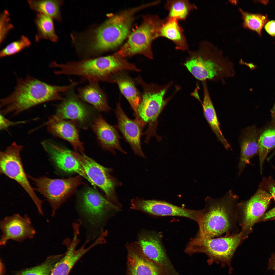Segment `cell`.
<instances>
[{
  "label": "cell",
  "instance_id": "obj_36",
  "mask_svg": "<svg viewBox=\"0 0 275 275\" xmlns=\"http://www.w3.org/2000/svg\"><path fill=\"white\" fill-rule=\"evenodd\" d=\"M10 21L9 12L6 10H4L0 14V43L4 40L9 31L14 27Z\"/></svg>",
  "mask_w": 275,
  "mask_h": 275
},
{
  "label": "cell",
  "instance_id": "obj_42",
  "mask_svg": "<svg viewBox=\"0 0 275 275\" xmlns=\"http://www.w3.org/2000/svg\"><path fill=\"white\" fill-rule=\"evenodd\" d=\"M275 220V216H274V217L272 218H271L269 220Z\"/></svg>",
  "mask_w": 275,
  "mask_h": 275
},
{
  "label": "cell",
  "instance_id": "obj_35",
  "mask_svg": "<svg viewBox=\"0 0 275 275\" xmlns=\"http://www.w3.org/2000/svg\"><path fill=\"white\" fill-rule=\"evenodd\" d=\"M31 44L29 39L22 35L19 40L11 43L3 49L0 52V57L3 58L15 54L28 47Z\"/></svg>",
  "mask_w": 275,
  "mask_h": 275
},
{
  "label": "cell",
  "instance_id": "obj_21",
  "mask_svg": "<svg viewBox=\"0 0 275 275\" xmlns=\"http://www.w3.org/2000/svg\"><path fill=\"white\" fill-rule=\"evenodd\" d=\"M117 120V127L125 140L130 145L134 153L143 157L145 155L142 150L141 138L143 128L135 119H129L126 115L119 102L115 111Z\"/></svg>",
  "mask_w": 275,
  "mask_h": 275
},
{
  "label": "cell",
  "instance_id": "obj_16",
  "mask_svg": "<svg viewBox=\"0 0 275 275\" xmlns=\"http://www.w3.org/2000/svg\"><path fill=\"white\" fill-rule=\"evenodd\" d=\"M138 242L145 255L158 266L164 273L170 275L175 271L164 250L159 235L152 233H142Z\"/></svg>",
  "mask_w": 275,
  "mask_h": 275
},
{
  "label": "cell",
  "instance_id": "obj_22",
  "mask_svg": "<svg viewBox=\"0 0 275 275\" xmlns=\"http://www.w3.org/2000/svg\"><path fill=\"white\" fill-rule=\"evenodd\" d=\"M91 127L99 144L104 150L114 154L115 149L127 153L120 146L119 140L120 137L116 129L107 123L101 115H99L94 119Z\"/></svg>",
  "mask_w": 275,
  "mask_h": 275
},
{
  "label": "cell",
  "instance_id": "obj_38",
  "mask_svg": "<svg viewBox=\"0 0 275 275\" xmlns=\"http://www.w3.org/2000/svg\"><path fill=\"white\" fill-rule=\"evenodd\" d=\"M26 122V121H11L5 118L4 116L1 114H0V128L1 130L5 129L12 126L25 123Z\"/></svg>",
  "mask_w": 275,
  "mask_h": 275
},
{
  "label": "cell",
  "instance_id": "obj_32",
  "mask_svg": "<svg viewBox=\"0 0 275 275\" xmlns=\"http://www.w3.org/2000/svg\"><path fill=\"white\" fill-rule=\"evenodd\" d=\"M239 10L243 20L244 28L255 32L261 37L263 27L269 21L268 15L250 13L241 8Z\"/></svg>",
  "mask_w": 275,
  "mask_h": 275
},
{
  "label": "cell",
  "instance_id": "obj_39",
  "mask_svg": "<svg viewBox=\"0 0 275 275\" xmlns=\"http://www.w3.org/2000/svg\"><path fill=\"white\" fill-rule=\"evenodd\" d=\"M264 28L269 35L273 37H275V20H269L265 24Z\"/></svg>",
  "mask_w": 275,
  "mask_h": 275
},
{
  "label": "cell",
  "instance_id": "obj_28",
  "mask_svg": "<svg viewBox=\"0 0 275 275\" xmlns=\"http://www.w3.org/2000/svg\"><path fill=\"white\" fill-rule=\"evenodd\" d=\"M203 100L202 104L204 116L219 141L226 149L230 148L229 144L221 130L217 114L210 97L206 81H202Z\"/></svg>",
  "mask_w": 275,
  "mask_h": 275
},
{
  "label": "cell",
  "instance_id": "obj_8",
  "mask_svg": "<svg viewBox=\"0 0 275 275\" xmlns=\"http://www.w3.org/2000/svg\"><path fill=\"white\" fill-rule=\"evenodd\" d=\"M136 79L142 86L143 92L135 119L143 128L148 124L144 134L150 137L153 134V125L167 103L164 97L171 84L160 86L145 83L140 77Z\"/></svg>",
  "mask_w": 275,
  "mask_h": 275
},
{
  "label": "cell",
  "instance_id": "obj_12",
  "mask_svg": "<svg viewBox=\"0 0 275 275\" xmlns=\"http://www.w3.org/2000/svg\"><path fill=\"white\" fill-rule=\"evenodd\" d=\"M78 209L84 221L93 229H95L108 211H118L120 209L96 190L89 188L80 196Z\"/></svg>",
  "mask_w": 275,
  "mask_h": 275
},
{
  "label": "cell",
  "instance_id": "obj_5",
  "mask_svg": "<svg viewBox=\"0 0 275 275\" xmlns=\"http://www.w3.org/2000/svg\"><path fill=\"white\" fill-rule=\"evenodd\" d=\"M152 6L151 3L143 4L123 11L108 19L95 30L89 49L90 53L96 55L119 45L129 34L134 15Z\"/></svg>",
  "mask_w": 275,
  "mask_h": 275
},
{
  "label": "cell",
  "instance_id": "obj_15",
  "mask_svg": "<svg viewBox=\"0 0 275 275\" xmlns=\"http://www.w3.org/2000/svg\"><path fill=\"white\" fill-rule=\"evenodd\" d=\"M131 208L152 215L159 216L185 217L196 222L200 210H191L179 207L166 202L155 200H145L136 198L131 201Z\"/></svg>",
  "mask_w": 275,
  "mask_h": 275
},
{
  "label": "cell",
  "instance_id": "obj_30",
  "mask_svg": "<svg viewBox=\"0 0 275 275\" xmlns=\"http://www.w3.org/2000/svg\"><path fill=\"white\" fill-rule=\"evenodd\" d=\"M37 33L35 41L42 39H49L53 42H57L58 37L56 33L52 18L41 13H38L35 20Z\"/></svg>",
  "mask_w": 275,
  "mask_h": 275
},
{
  "label": "cell",
  "instance_id": "obj_11",
  "mask_svg": "<svg viewBox=\"0 0 275 275\" xmlns=\"http://www.w3.org/2000/svg\"><path fill=\"white\" fill-rule=\"evenodd\" d=\"M271 195L260 189L249 199L238 203L236 214L240 231L246 238L252 232L254 225L263 216L267 209Z\"/></svg>",
  "mask_w": 275,
  "mask_h": 275
},
{
  "label": "cell",
  "instance_id": "obj_3",
  "mask_svg": "<svg viewBox=\"0 0 275 275\" xmlns=\"http://www.w3.org/2000/svg\"><path fill=\"white\" fill-rule=\"evenodd\" d=\"M133 64L129 62L116 52L108 56L60 63L61 75L81 77L88 82H115L112 75L125 70H133Z\"/></svg>",
  "mask_w": 275,
  "mask_h": 275
},
{
  "label": "cell",
  "instance_id": "obj_33",
  "mask_svg": "<svg viewBox=\"0 0 275 275\" xmlns=\"http://www.w3.org/2000/svg\"><path fill=\"white\" fill-rule=\"evenodd\" d=\"M64 255L51 256L41 264L20 271L15 275H50L55 265Z\"/></svg>",
  "mask_w": 275,
  "mask_h": 275
},
{
  "label": "cell",
  "instance_id": "obj_37",
  "mask_svg": "<svg viewBox=\"0 0 275 275\" xmlns=\"http://www.w3.org/2000/svg\"><path fill=\"white\" fill-rule=\"evenodd\" d=\"M266 187L275 201V182L271 180H268L266 184ZM275 216V207L264 214L262 219L265 221L270 220Z\"/></svg>",
  "mask_w": 275,
  "mask_h": 275
},
{
  "label": "cell",
  "instance_id": "obj_6",
  "mask_svg": "<svg viewBox=\"0 0 275 275\" xmlns=\"http://www.w3.org/2000/svg\"><path fill=\"white\" fill-rule=\"evenodd\" d=\"M246 238L240 231L212 238L197 235L190 241L185 251L189 253H205L208 257L210 264L214 262L221 263L224 266L226 265L230 266L236 249Z\"/></svg>",
  "mask_w": 275,
  "mask_h": 275
},
{
  "label": "cell",
  "instance_id": "obj_34",
  "mask_svg": "<svg viewBox=\"0 0 275 275\" xmlns=\"http://www.w3.org/2000/svg\"><path fill=\"white\" fill-rule=\"evenodd\" d=\"M258 153L260 171L268 152L275 147V128H268L260 135L258 139Z\"/></svg>",
  "mask_w": 275,
  "mask_h": 275
},
{
  "label": "cell",
  "instance_id": "obj_26",
  "mask_svg": "<svg viewBox=\"0 0 275 275\" xmlns=\"http://www.w3.org/2000/svg\"><path fill=\"white\" fill-rule=\"evenodd\" d=\"M166 38L172 41L175 48L182 51L187 50L188 46L183 29L178 21L166 18L159 30V37Z\"/></svg>",
  "mask_w": 275,
  "mask_h": 275
},
{
  "label": "cell",
  "instance_id": "obj_7",
  "mask_svg": "<svg viewBox=\"0 0 275 275\" xmlns=\"http://www.w3.org/2000/svg\"><path fill=\"white\" fill-rule=\"evenodd\" d=\"M164 21L157 15L144 16L141 25L129 36L126 42L116 52L124 58L140 54L150 59L153 58L152 45L159 37V29Z\"/></svg>",
  "mask_w": 275,
  "mask_h": 275
},
{
  "label": "cell",
  "instance_id": "obj_25",
  "mask_svg": "<svg viewBox=\"0 0 275 275\" xmlns=\"http://www.w3.org/2000/svg\"><path fill=\"white\" fill-rule=\"evenodd\" d=\"M88 82L87 85L78 88L77 94L78 97L99 111L108 112L111 108L108 104L106 94L100 87L99 82Z\"/></svg>",
  "mask_w": 275,
  "mask_h": 275
},
{
  "label": "cell",
  "instance_id": "obj_31",
  "mask_svg": "<svg viewBox=\"0 0 275 275\" xmlns=\"http://www.w3.org/2000/svg\"><path fill=\"white\" fill-rule=\"evenodd\" d=\"M27 2L32 10L43 13L57 20L60 19V1L30 0L27 1Z\"/></svg>",
  "mask_w": 275,
  "mask_h": 275
},
{
  "label": "cell",
  "instance_id": "obj_2",
  "mask_svg": "<svg viewBox=\"0 0 275 275\" xmlns=\"http://www.w3.org/2000/svg\"><path fill=\"white\" fill-rule=\"evenodd\" d=\"M239 198L231 190L220 198L207 197L205 207L200 210L197 222L198 235L212 238L239 232L236 210Z\"/></svg>",
  "mask_w": 275,
  "mask_h": 275
},
{
  "label": "cell",
  "instance_id": "obj_14",
  "mask_svg": "<svg viewBox=\"0 0 275 275\" xmlns=\"http://www.w3.org/2000/svg\"><path fill=\"white\" fill-rule=\"evenodd\" d=\"M0 228L2 232L1 246L5 245L9 240L22 242L26 239L33 238L36 233L29 217L22 216L18 214L7 216L2 220Z\"/></svg>",
  "mask_w": 275,
  "mask_h": 275
},
{
  "label": "cell",
  "instance_id": "obj_18",
  "mask_svg": "<svg viewBox=\"0 0 275 275\" xmlns=\"http://www.w3.org/2000/svg\"><path fill=\"white\" fill-rule=\"evenodd\" d=\"M127 275H163L159 267L144 254L138 242L127 244Z\"/></svg>",
  "mask_w": 275,
  "mask_h": 275
},
{
  "label": "cell",
  "instance_id": "obj_1",
  "mask_svg": "<svg viewBox=\"0 0 275 275\" xmlns=\"http://www.w3.org/2000/svg\"><path fill=\"white\" fill-rule=\"evenodd\" d=\"M77 85L75 82L63 86L52 85L30 76L18 79L15 89L9 95L0 100L1 114L17 115L42 103L63 100L61 95Z\"/></svg>",
  "mask_w": 275,
  "mask_h": 275
},
{
  "label": "cell",
  "instance_id": "obj_19",
  "mask_svg": "<svg viewBox=\"0 0 275 275\" xmlns=\"http://www.w3.org/2000/svg\"><path fill=\"white\" fill-rule=\"evenodd\" d=\"M74 88L65 93L64 99L57 107L56 115L63 119H71L83 124L89 119L90 111L78 97Z\"/></svg>",
  "mask_w": 275,
  "mask_h": 275
},
{
  "label": "cell",
  "instance_id": "obj_40",
  "mask_svg": "<svg viewBox=\"0 0 275 275\" xmlns=\"http://www.w3.org/2000/svg\"><path fill=\"white\" fill-rule=\"evenodd\" d=\"M267 269H272L275 272V253L271 254L269 259Z\"/></svg>",
  "mask_w": 275,
  "mask_h": 275
},
{
  "label": "cell",
  "instance_id": "obj_4",
  "mask_svg": "<svg viewBox=\"0 0 275 275\" xmlns=\"http://www.w3.org/2000/svg\"><path fill=\"white\" fill-rule=\"evenodd\" d=\"M184 65L197 79L224 82L234 75V65L222 52L208 43L203 42L196 51H189Z\"/></svg>",
  "mask_w": 275,
  "mask_h": 275
},
{
  "label": "cell",
  "instance_id": "obj_10",
  "mask_svg": "<svg viewBox=\"0 0 275 275\" xmlns=\"http://www.w3.org/2000/svg\"><path fill=\"white\" fill-rule=\"evenodd\" d=\"M23 146L14 142L0 153V173L17 182L30 197L39 213L43 214L42 201L37 196L25 173L21 157Z\"/></svg>",
  "mask_w": 275,
  "mask_h": 275
},
{
  "label": "cell",
  "instance_id": "obj_41",
  "mask_svg": "<svg viewBox=\"0 0 275 275\" xmlns=\"http://www.w3.org/2000/svg\"><path fill=\"white\" fill-rule=\"evenodd\" d=\"M271 115L272 122L275 123V103L270 111Z\"/></svg>",
  "mask_w": 275,
  "mask_h": 275
},
{
  "label": "cell",
  "instance_id": "obj_24",
  "mask_svg": "<svg viewBox=\"0 0 275 275\" xmlns=\"http://www.w3.org/2000/svg\"><path fill=\"white\" fill-rule=\"evenodd\" d=\"M258 139L256 129L254 126L248 127L243 131L240 141V155L238 165L239 175L250 159L258 153Z\"/></svg>",
  "mask_w": 275,
  "mask_h": 275
},
{
  "label": "cell",
  "instance_id": "obj_9",
  "mask_svg": "<svg viewBox=\"0 0 275 275\" xmlns=\"http://www.w3.org/2000/svg\"><path fill=\"white\" fill-rule=\"evenodd\" d=\"M28 176L35 185V190L42 194L49 202L53 216L78 187L83 184L81 176L79 175L63 179H53L45 176L37 177L30 175Z\"/></svg>",
  "mask_w": 275,
  "mask_h": 275
},
{
  "label": "cell",
  "instance_id": "obj_27",
  "mask_svg": "<svg viewBox=\"0 0 275 275\" xmlns=\"http://www.w3.org/2000/svg\"><path fill=\"white\" fill-rule=\"evenodd\" d=\"M112 78L129 103L134 111L135 115H136L141 97L133 80L123 71L113 74Z\"/></svg>",
  "mask_w": 275,
  "mask_h": 275
},
{
  "label": "cell",
  "instance_id": "obj_23",
  "mask_svg": "<svg viewBox=\"0 0 275 275\" xmlns=\"http://www.w3.org/2000/svg\"><path fill=\"white\" fill-rule=\"evenodd\" d=\"M79 242L78 236L76 235H73L71 241L69 239L65 241L64 244L66 246V251L63 257L55 265L50 275H68L78 260L93 247L91 245L85 248V244L77 249L76 246Z\"/></svg>",
  "mask_w": 275,
  "mask_h": 275
},
{
  "label": "cell",
  "instance_id": "obj_29",
  "mask_svg": "<svg viewBox=\"0 0 275 275\" xmlns=\"http://www.w3.org/2000/svg\"><path fill=\"white\" fill-rule=\"evenodd\" d=\"M168 12L167 18L178 21L185 20L190 13L197 8L188 0H167L164 5Z\"/></svg>",
  "mask_w": 275,
  "mask_h": 275
},
{
  "label": "cell",
  "instance_id": "obj_20",
  "mask_svg": "<svg viewBox=\"0 0 275 275\" xmlns=\"http://www.w3.org/2000/svg\"><path fill=\"white\" fill-rule=\"evenodd\" d=\"M46 125L48 132L53 136L68 142L75 151L83 152L84 149L80 141L76 125L74 121L65 120L56 115L48 118Z\"/></svg>",
  "mask_w": 275,
  "mask_h": 275
},
{
  "label": "cell",
  "instance_id": "obj_13",
  "mask_svg": "<svg viewBox=\"0 0 275 275\" xmlns=\"http://www.w3.org/2000/svg\"><path fill=\"white\" fill-rule=\"evenodd\" d=\"M90 180L104 192L107 199L119 207L115 189L118 183L110 174L111 169L98 163L83 152L71 151Z\"/></svg>",
  "mask_w": 275,
  "mask_h": 275
},
{
  "label": "cell",
  "instance_id": "obj_17",
  "mask_svg": "<svg viewBox=\"0 0 275 275\" xmlns=\"http://www.w3.org/2000/svg\"><path fill=\"white\" fill-rule=\"evenodd\" d=\"M42 145L59 169L65 172L78 174L96 187V186L88 177L81 165L71 154L70 150L64 149L47 140L43 141Z\"/></svg>",
  "mask_w": 275,
  "mask_h": 275
}]
</instances>
